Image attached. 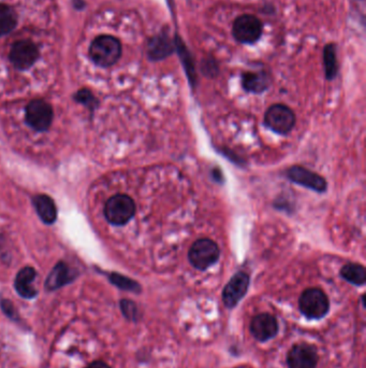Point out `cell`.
<instances>
[{
    "label": "cell",
    "instance_id": "cell-1",
    "mask_svg": "<svg viewBox=\"0 0 366 368\" xmlns=\"http://www.w3.org/2000/svg\"><path fill=\"white\" fill-rule=\"evenodd\" d=\"M330 308H331V304H330L329 297L322 289H306L300 296L299 310L302 316L307 320H322L328 316Z\"/></svg>",
    "mask_w": 366,
    "mask_h": 368
},
{
    "label": "cell",
    "instance_id": "cell-2",
    "mask_svg": "<svg viewBox=\"0 0 366 368\" xmlns=\"http://www.w3.org/2000/svg\"><path fill=\"white\" fill-rule=\"evenodd\" d=\"M92 62L100 67H110L122 56V45L112 36H100L92 41L90 48Z\"/></svg>",
    "mask_w": 366,
    "mask_h": 368
},
{
    "label": "cell",
    "instance_id": "cell-3",
    "mask_svg": "<svg viewBox=\"0 0 366 368\" xmlns=\"http://www.w3.org/2000/svg\"><path fill=\"white\" fill-rule=\"evenodd\" d=\"M220 258V247L209 238L198 239L190 247L188 260L192 267L205 271L216 264Z\"/></svg>",
    "mask_w": 366,
    "mask_h": 368
},
{
    "label": "cell",
    "instance_id": "cell-4",
    "mask_svg": "<svg viewBox=\"0 0 366 368\" xmlns=\"http://www.w3.org/2000/svg\"><path fill=\"white\" fill-rule=\"evenodd\" d=\"M135 203L130 196L118 194L107 201L105 216L109 223L115 226L127 224L135 214Z\"/></svg>",
    "mask_w": 366,
    "mask_h": 368
},
{
    "label": "cell",
    "instance_id": "cell-5",
    "mask_svg": "<svg viewBox=\"0 0 366 368\" xmlns=\"http://www.w3.org/2000/svg\"><path fill=\"white\" fill-rule=\"evenodd\" d=\"M297 118L288 106L275 103L264 114V125L279 135H288L293 130Z\"/></svg>",
    "mask_w": 366,
    "mask_h": 368
},
{
    "label": "cell",
    "instance_id": "cell-6",
    "mask_svg": "<svg viewBox=\"0 0 366 368\" xmlns=\"http://www.w3.org/2000/svg\"><path fill=\"white\" fill-rule=\"evenodd\" d=\"M263 34V24L256 15L243 14L235 19L232 26V35L237 42L254 45Z\"/></svg>",
    "mask_w": 366,
    "mask_h": 368
},
{
    "label": "cell",
    "instance_id": "cell-7",
    "mask_svg": "<svg viewBox=\"0 0 366 368\" xmlns=\"http://www.w3.org/2000/svg\"><path fill=\"white\" fill-rule=\"evenodd\" d=\"M250 277L245 271H237L232 275L222 290V298L224 307L235 309L248 292Z\"/></svg>",
    "mask_w": 366,
    "mask_h": 368
},
{
    "label": "cell",
    "instance_id": "cell-8",
    "mask_svg": "<svg viewBox=\"0 0 366 368\" xmlns=\"http://www.w3.org/2000/svg\"><path fill=\"white\" fill-rule=\"evenodd\" d=\"M53 112L52 106L42 99H35L30 101L26 107L25 120L28 126L37 130L45 132L52 125Z\"/></svg>",
    "mask_w": 366,
    "mask_h": 368
},
{
    "label": "cell",
    "instance_id": "cell-9",
    "mask_svg": "<svg viewBox=\"0 0 366 368\" xmlns=\"http://www.w3.org/2000/svg\"><path fill=\"white\" fill-rule=\"evenodd\" d=\"M318 362V350L311 343H296L287 352L286 363L288 368H316Z\"/></svg>",
    "mask_w": 366,
    "mask_h": 368
},
{
    "label": "cell",
    "instance_id": "cell-10",
    "mask_svg": "<svg viewBox=\"0 0 366 368\" xmlns=\"http://www.w3.org/2000/svg\"><path fill=\"white\" fill-rule=\"evenodd\" d=\"M249 331L258 343H267L275 339L279 333V324L276 317L269 312H262L256 315L252 319Z\"/></svg>",
    "mask_w": 366,
    "mask_h": 368
},
{
    "label": "cell",
    "instance_id": "cell-11",
    "mask_svg": "<svg viewBox=\"0 0 366 368\" xmlns=\"http://www.w3.org/2000/svg\"><path fill=\"white\" fill-rule=\"evenodd\" d=\"M286 175L298 186L316 191L318 193H324L328 188V183L324 177L302 166H292L286 171Z\"/></svg>",
    "mask_w": 366,
    "mask_h": 368
},
{
    "label": "cell",
    "instance_id": "cell-12",
    "mask_svg": "<svg viewBox=\"0 0 366 368\" xmlns=\"http://www.w3.org/2000/svg\"><path fill=\"white\" fill-rule=\"evenodd\" d=\"M39 51L31 41L21 40L13 45L10 51L11 63L20 71H26L36 63Z\"/></svg>",
    "mask_w": 366,
    "mask_h": 368
},
{
    "label": "cell",
    "instance_id": "cell-13",
    "mask_svg": "<svg viewBox=\"0 0 366 368\" xmlns=\"http://www.w3.org/2000/svg\"><path fill=\"white\" fill-rule=\"evenodd\" d=\"M175 52V43L166 33L151 38L147 43V58L153 62L166 60Z\"/></svg>",
    "mask_w": 366,
    "mask_h": 368
},
{
    "label": "cell",
    "instance_id": "cell-14",
    "mask_svg": "<svg viewBox=\"0 0 366 368\" xmlns=\"http://www.w3.org/2000/svg\"><path fill=\"white\" fill-rule=\"evenodd\" d=\"M37 277V271L33 267H24L15 277L14 288L16 293L24 299H34L38 295V291L33 286L34 280Z\"/></svg>",
    "mask_w": 366,
    "mask_h": 368
},
{
    "label": "cell",
    "instance_id": "cell-15",
    "mask_svg": "<svg viewBox=\"0 0 366 368\" xmlns=\"http://www.w3.org/2000/svg\"><path fill=\"white\" fill-rule=\"evenodd\" d=\"M271 84V75L267 71H247L242 75V86L248 93H263Z\"/></svg>",
    "mask_w": 366,
    "mask_h": 368
},
{
    "label": "cell",
    "instance_id": "cell-16",
    "mask_svg": "<svg viewBox=\"0 0 366 368\" xmlns=\"http://www.w3.org/2000/svg\"><path fill=\"white\" fill-rule=\"evenodd\" d=\"M75 275L70 271L69 266L64 262H60L53 268L49 273L48 278L45 281V289L53 292L58 289L64 288L69 283L75 280Z\"/></svg>",
    "mask_w": 366,
    "mask_h": 368
},
{
    "label": "cell",
    "instance_id": "cell-17",
    "mask_svg": "<svg viewBox=\"0 0 366 368\" xmlns=\"http://www.w3.org/2000/svg\"><path fill=\"white\" fill-rule=\"evenodd\" d=\"M33 203L38 216L45 224L55 223L57 219V208L50 196L39 194L33 198Z\"/></svg>",
    "mask_w": 366,
    "mask_h": 368
},
{
    "label": "cell",
    "instance_id": "cell-18",
    "mask_svg": "<svg viewBox=\"0 0 366 368\" xmlns=\"http://www.w3.org/2000/svg\"><path fill=\"white\" fill-rule=\"evenodd\" d=\"M174 43L175 51H177L179 56H180L181 60H182L183 65L185 67V71L187 73V77H188V80H189L192 86H196L197 75H196V69H194L192 54H190L189 51L186 48V45L183 43L182 39L179 36H175Z\"/></svg>",
    "mask_w": 366,
    "mask_h": 368
},
{
    "label": "cell",
    "instance_id": "cell-19",
    "mask_svg": "<svg viewBox=\"0 0 366 368\" xmlns=\"http://www.w3.org/2000/svg\"><path fill=\"white\" fill-rule=\"evenodd\" d=\"M339 275L352 286H363L366 282V269L360 264H346L341 267Z\"/></svg>",
    "mask_w": 366,
    "mask_h": 368
},
{
    "label": "cell",
    "instance_id": "cell-20",
    "mask_svg": "<svg viewBox=\"0 0 366 368\" xmlns=\"http://www.w3.org/2000/svg\"><path fill=\"white\" fill-rule=\"evenodd\" d=\"M322 58H324V75H326V80H334L339 75V63H337L335 43H328L324 47Z\"/></svg>",
    "mask_w": 366,
    "mask_h": 368
},
{
    "label": "cell",
    "instance_id": "cell-21",
    "mask_svg": "<svg viewBox=\"0 0 366 368\" xmlns=\"http://www.w3.org/2000/svg\"><path fill=\"white\" fill-rule=\"evenodd\" d=\"M18 24V15L10 5L0 3V36L10 34Z\"/></svg>",
    "mask_w": 366,
    "mask_h": 368
},
{
    "label": "cell",
    "instance_id": "cell-22",
    "mask_svg": "<svg viewBox=\"0 0 366 368\" xmlns=\"http://www.w3.org/2000/svg\"><path fill=\"white\" fill-rule=\"evenodd\" d=\"M109 280L113 286L120 289V290L127 291L131 293L140 294L142 292V286L137 281L128 278L126 275H120L118 273H111L109 275Z\"/></svg>",
    "mask_w": 366,
    "mask_h": 368
},
{
    "label": "cell",
    "instance_id": "cell-23",
    "mask_svg": "<svg viewBox=\"0 0 366 368\" xmlns=\"http://www.w3.org/2000/svg\"><path fill=\"white\" fill-rule=\"evenodd\" d=\"M120 308L122 315L126 320L137 323L140 320V311L137 304L128 298H122L120 302Z\"/></svg>",
    "mask_w": 366,
    "mask_h": 368
},
{
    "label": "cell",
    "instance_id": "cell-24",
    "mask_svg": "<svg viewBox=\"0 0 366 368\" xmlns=\"http://www.w3.org/2000/svg\"><path fill=\"white\" fill-rule=\"evenodd\" d=\"M0 309L3 311V315L8 319L15 322V323H21V317L18 311L15 308L12 302L8 298L0 297Z\"/></svg>",
    "mask_w": 366,
    "mask_h": 368
},
{
    "label": "cell",
    "instance_id": "cell-25",
    "mask_svg": "<svg viewBox=\"0 0 366 368\" xmlns=\"http://www.w3.org/2000/svg\"><path fill=\"white\" fill-rule=\"evenodd\" d=\"M75 99L77 103H82V105L86 106L88 108H96L97 101H96L95 96L92 95L90 90H85V88L84 90H79V92L75 94Z\"/></svg>",
    "mask_w": 366,
    "mask_h": 368
},
{
    "label": "cell",
    "instance_id": "cell-26",
    "mask_svg": "<svg viewBox=\"0 0 366 368\" xmlns=\"http://www.w3.org/2000/svg\"><path fill=\"white\" fill-rule=\"evenodd\" d=\"M201 71L202 73L207 75V78H215L220 73V68H218V64L214 58H205V60H202Z\"/></svg>",
    "mask_w": 366,
    "mask_h": 368
},
{
    "label": "cell",
    "instance_id": "cell-27",
    "mask_svg": "<svg viewBox=\"0 0 366 368\" xmlns=\"http://www.w3.org/2000/svg\"><path fill=\"white\" fill-rule=\"evenodd\" d=\"M85 368H112L109 364L105 363L103 361H94L92 363L88 364Z\"/></svg>",
    "mask_w": 366,
    "mask_h": 368
}]
</instances>
